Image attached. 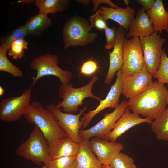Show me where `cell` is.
Wrapping results in <instances>:
<instances>
[{"label":"cell","mask_w":168,"mask_h":168,"mask_svg":"<svg viewBox=\"0 0 168 168\" xmlns=\"http://www.w3.org/2000/svg\"><path fill=\"white\" fill-rule=\"evenodd\" d=\"M168 92L164 84L153 82L146 90L129 99L128 106L133 113L153 121L167 109Z\"/></svg>","instance_id":"cell-1"},{"label":"cell","mask_w":168,"mask_h":168,"mask_svg":"<svg viewBox=\"0 0 168 168\" xmlns=\"http://www.w3.org/2000/svg\"><path fill=\"white\" fill-rule=\"evenodd\" d=\"M23 116L27 122L34 124L39 128L49 145L58 139L67 136L56 117L39 101L32 102L29 110Z\"/></svg>","instance_id":"cell-2"},{"label":"cell","mask_w":168,"mask_h":168,"mask_svg":"<svg viewBox=\"0 0 168 168\" xmlns=\"http://www.w3.org/2000/svg\"><path fill=\"white\" fill-rule=\"evenodd\" d=\"M16 154L39 166L43 163L46 166L51 160L48 142L40 130L35 125L27 139L18 146Z\"/></svg>","instance_id":"cell-3"},{"label":"cell","mask_w":168,"mask_h":168,"mask_svg":"<svg viewBox=\"0 0 168 168\" xmlns=\"http://www.w3.org/2000/svg\"><path fill=\"white\" fill-rule=\"evenodd\" d=\"M98 79V76H93L87 84L79 88L74 87L70 83L61 84L58 89V94L63 100L58 102L56 106L61 108L63 112L76 113L79 107L85 103L83 100L86 98L90 97L100 101L101 98L94 95L92 92L93 85Z\"/></svg>","instance_id":"cell-4"},{"label":"cell","mask_w":168,"mask_h":168,"mask_svg":"<svg viewBox=\"0 0 168 168\" xmlns=\"http://www.w3.org/2000/svg\"><path fill=\"white\" fill-rule=\"evenodd\" d=\"M91 27L85 19L75 16L66 22L63 30L64 49L72 46H84L93 42L97 33L91 32Z\"/></svg>","instance_id":"cell-5"},{"label":"cell","mask_w":168,"mask_h":168,"mask_svg":"<svg viewBox=\"0 0 168 168\" xmlns=\"http://www.w3.org/2000/svg\"><path fill=\"white\" fill-rule=\"evenodd\" d=\"M58 56L47 54L34 58L30 64V68L36 71L37 74L33 80L31 87L42 77L53 76L58 77L61 84L69 83L73 75L71 72L62 69L58 65Z\"/></svg>","instance_id":"cell-6"},{"label":"cell","mask_w":168,"mask_h":168,"mask_svg":"<svg viewBox=\"0 0 168 168\" xmlns=\"http://www.w3.org/2000/svg\"><path fill=\"white\" fill-rule=\"evenodd\" d=\"M123 64L121 69L123 78L144 68L143 52L138 37L125 38L123 44Z\"/></svg>","instance_id":"cell-7"},{"label":"cell","mask_w":168,"mask_h":168,"mask_svg":"<svg viewBox=\"0 0 168 168\" xmlns=\"http://www.w3.org/2000/svg\"><path fill=\"white\" fill-rule=\"evenodd\" d=\"M31 87L21 95L6 98L0 102V119L12 122L18 120L29 110L30 106Z\"/></svg>","instance_id":"cell-8"},{"label":"cell","mask_w":168,"mask_h":168,"mask_svg":"<svg viewBox=\"0 0 168 168\" xmlns=\"http://www.w3.org/2000/svg\"><path fill=\"white\" fill-rule=\"evenodd\" d=\"M139 39L143 52L144 68L153 77L160 63L162 48L165 39L155 32Z\"/></svg>","instance_id":"cell-9"},{"label":"cell","mask_w":168,"mask_h":168,"mask_svg":"<svg viewBox=\"0 0 168 168\" xmlns=\"http://www.w3.org/2000/svg\"><path fill=\"white\" fill-rule=\"evenodd\" d=\"M128 106V101H123L112 112L105 114L95 125L87 129L80 130L79 134L81 140H89L93 137L104 139L113 130L116 121Z\"/></svg>","instance_id":"cell-10"},{"label":"cell","mask_w":168,"mask_h":168,"mask_svg":"<svg viewBox=\"0 0 168 168\" xmlns=\"http://www.w3.org/2000/svg\"><path fill=\"white\" fill-rule=\"evenodd\" d=\"M46 108L56 117L61 127L67 136L74 142L80 144L82 140L79 131L82 127L81 117L87 110V107L86 106L76 114L63 112L52 103L47 105Z\"/></svg>","instance_id":"cell-11"},{"label":"cell","mask_w":168,"mask_h":168,"mask_svg":"<svg viewBox=\"0 0 168 168\" xmlns=\"http://www.w3.org/2000/svg\"><path fill=\"white\" fill-rule=\"evenodd\" d=\"M116 75L115 83L111 86L106 98L100 101L99 105L95 109L83 114L80 121L83 128H86L94 117L102 110L108 108L115 109L119 105L124 79L121 69L117 72Z\"/></svg>","instance_id":"cell-12"},{"label":"cell","mask_w":168,"mask_h":168,"mask_svg":"<svg viewBox=\"0 0 168 168\" xmlns=\"http://www.w3.org/2000/svg\"><path fill=\"white\" fill-rule=\"evenodd\" d=\"M152 76L144 68L124 78L121 94L130 99L146 90L152 83Z\"/></svg>","instance_id":"cell-13"},{"label":"cell","mask_w":168,"mask_h":168,"mask_svg":"<svg viewBox=\"0 0 168 168\" xmlns=\"http://www.w3.org/2000/svg\"><path fill=\"white\" fill-rule=\"evenodd\" d=\"M89 145L102 165H110L115 156L124 148L121 143L97 137L90 138Z\"/></svg>","instance_id":"cell-14"},{"label":"cell","mask_w":168,"mask_h":168,"mask_svg":"<svg viewBox=\"0 0 168 168\" xmlns=\"http://www.w3.org/2000/svg\"><path fill=\"white\" fill-rule=\"evenodd\" d=\"M152 122L147 118H142L137 114L131 113L128 106L116 121L113 130L104 139L116 142L118 138L131 128L143 123L151 124Z\"/></svg>","instance_id":"cell-15"},{"label":"cell","mask_w":168,"mask_h":168,"mask_svg":"<svg viewBox=\"0 0 168 168\" xmlns=\"http://www.w3.org/2000/svg\"><path fill=\"white\" fill-rule=\"evenodd\" d=\"M125 34L124 29L122 27L117 29L116 40L113 50L108 52L110 62L108 72L104 81L106 84H110L116 73L121 69L123 65V47Z\"/></svg>","instance_id":"cell-16"},{"label":"cell","mask_w":168,"mask_h":168,"mask_svg":"<svg viewBox=\"0 0 168 168\" xmlns=\"http://www.w3.org/2000/svg\"><path fill=\"white\" fill-rule=\"evenodd\" d=\"M127 38L145 37L154 32L152 23L146 12L142 7L131 22Z\"/></svg>","instance_id":"cell-17"},{"label":"cell","mask_w":168,"mask_h":168,"mask_svg":"<svg viewBox=\"0 0 168 168\" xmlns=\"http://www.w3.org/2000/svg\"><path fill=\"white\" fill-rule=\"evenodd\" d=\"M98 11L106 20L110 19L117 22L127 31L136 13L135 9L129 7L125 8H113L102 6Z\"/></svg>","instance_id":"cell-18"},{"label":"cell","mask_w":168,"mask_h":168,"mask_svg":"<svg viewBox=\"0 0 168 168\" xmlns=\"http://www.w3.org/2000/svg\"><path fill=\"white\" fill-rule=\"evenodd\" d=\"M80 144L76 143L66 136L58 139L49 144L51 160L66 156H76Z\"/></svg>","instance_id":"cell-19"},{"label":"cell","mask_w":168,"mask_h":168,"mask_svg":"<svg viewBox=\"0 0 168 168\" xmlns=\"http://www.w3.org/2000/svg\"><path fill=\"white\" fill-rule=\"evenodd\" d=\"M146 12L154 32L160 34L164 30L168 33V11L165 9L162 0H155L152 7Z\"/></svg>","instance_id":"cell-20"},{"label":"cell","mask_w":168,"mask_h":168,"mask_svg":"<svg viewBox=\"0 0 168 168\" xmlns=\"http://www.w3.org/2000/svg\"><path fill=\"white\" fill-rule=\"evenodd\" d=\"M89 140H82L76 157V168H102V164L91 149Z\"/></svg>","instance_id":"cell-21"},{"label":"cell","mask_w":168,"mask_h":168,"mask_svg":"<svg viewBox=\"0 0 168 168\" xmlns=\"http://www.w3.org/2000/svg\"><path fill=\"white\" fill-rule=\"evenodd\" d=\"M52 24V21L47 14L38 13L29 19L25 25L28 35L38 36Z\"/></svg>","instance_id":"cell-22"},{"label":"cell","mask_w":168,"mask_h":168,"mask_svg":"<svg viewBox=\"0 0 168 168\" xmlns=\"http://www.w3.org/2000/svg\"><path fill=\"white\" fill-rule=\"evenodd\" d=\"M34 3L39 9L38 14L48 15L65 10L69 2L67 0H35Z\"/></svg>","instance_id":"cell-23"},{"label":"cell","mask_w":168,"mask_h":168,"mask_svg":"<svg viewBox=\"0 0 168 168\" xmlns=\"http://www.w3.org/2000/svg\"><path fill=\"white\" fill-rule=\"evenodd\" d=\"M151 128L159 140L168 141V108L151 123Z\"/></svg>","instance_id":"cell-24"},{"label":"cell","mask_w":168,"mask_h":168,"mask_svg":"<svg viewBox=\"0 0 168 168\" xmlns=\"http://www.w3.org/2000/svg\"><path fill=\"white\" fill-rule=\"evenodd\" d=\"M28 35L25 25L14 29L6 36L1 39V46L5 51L9 49L12 43L17 40L24 38Z\"/></svg>","instance_id":"cell-25"},{"label":"cell","mask_w":168,"mask_h":168,"mask_svg":"<svg viewBox=\"0 0 168 168\" xmlns=\"http://www.w3.org/2000/svg\"><path fill=\"white\" fill-rule=\"evenodd\" d=\"M7 52L0 46V71L7 72L15 77H22V72L19 67L10 62L7 57Z\"/></svg>","instance_id":"cell-26"},{"label":"cell","mask_w":168,"mask_h":168,"mask_svg":"<svg viewBox=\"0 0 168 168\" xmlns=\"http://www.w3.org/2000/svg\"><path fill=\"white\" fill-rule=\"evenodd\" d=\"M28 43L24 38L17 40L11 44L8 50V54L15 60L21 59L24 54V50L28 49Z\"/></svg>","instance_id":"cell-27"},{"label":"cell","mask_w":168,"mask_h":168,"mask_svg":"<svg viewBox=\"0 0 168 168\" xmlns=\"http://www.w3.org/2000/svg\"><path fill=\"white\" fill-rule=\"evenodd\" d=\"M161 83L168 84V57L165 50L162 49L159 67L153 76Z\"/></svg>","instance_id":"cell-28"},{"label":"cell","mask_w":168,"mask_h":168,"mask_svg":"<svg viewBox=\"0 0 168 168\" xmlns=\"http://www.w3.org/2000/svg\"><path fill=\"white\" fill-rule=\"evenodd\" d=\"M110 165L113 168H137L133 158L121 152L115 156Z\"/></svg>","instance_id":"cell-29"},{"label":"cell","mask_w":168,"mask_h":168,"mask_svg":"<svg viewBox=\"0 0 168 168\" xmlns=\"http://www.w3.org/2000/svg\"><path fill=\"white\" fill-rule=\"evenodd\" d=\"M76 156H66L51 160L48 168H76Z\"/></svg>","instance_id":"cell-30"},{"label":"cell","mask_w":168,"mask_h":168,"mask_svg":"<svg viewBox=\"0 0 168 168\" xmlns=\"http://www.w3.org/2000/svg\"><path fill=\"white\" fill-rule=\"evenodd\" d=\"M91 22V26L98 30L102 31L105 30L108 27L107 20L104 16L100 14L98 11L92 15L89 18Z\"/></svg>","instance_id":"cell-31"},{"label":"cell","mask_w":168,"mask_h":168,"mask_svg":"<svg viewBox=\"0 0 168 168\" xmlns=\"http://www.w3.org/2000/svg\"><path fill=\"white\" fill-rule=\"evenodd\" d=\"M99 67L97 62L92 60H88L82 64L80 69V73L85 76H90L95 73Z\"/></svg>","instance_id":"cell-32"},{"label":"cell","mask_w":168,"mask_h":168,"mask_svg":"<svg viewBox=\"0 0 168 168\" xmlns=\"http://www.w3.org/2000/svg\"><path fill=\"white\" fill-rule=\"evenodd\" d=\"M117 29L115 27H108L105 30L106 37V44L105 48L106 49H109L114 48L116 42Z\"/></svg>","instance_id":"cell-33"},{"label":"cell","mask_w":168,"mask_h":168,"mask_svg":"<svg viewBox=\"0 0 168 168\" xmlns=\"http://www.w3.org/2000/svg\"><path fill=\"white\" fill-rule=\"evenodd\" d=\"M92 2L93 3V11H95L98 8L99 5L101 3H105L107 4L110 6L111 7L113 8H119L118 6L112 3L109 0H92Z\"/></svg>","instance_id":"cell-34"},{"label":"cell","mask_w":168,"mask_h":168,"mask_svg":"<svg viewBox=\"0 0 168 168\" xmlns=\"http://www.w3.org/2000/svg\"><path fill=\"white\" fill-rule=\"evenodd\" d=\"M136 1L141 4L144 10L147 12L152 8L155 1L154 0H137Z\"/></svg>","instance_id":"cell-35"},{"label":"cell","mask_w":168,"mask_h":168,"mask_svg":"<svg viewBox=\"0 0 168 168\" xmlns=\"http://www.w3.org/2000/svg\"><path fill=\"white\" fill-rule=\"evenodd\" d=\"M35 1L33 0H21L18 1L17 2L22 4H30L34 3Z\"/></svg>","instance_id":"cell-36"},{"label":"cell","mask_w":168,"mask_h":168,"mask_svg":"<svg viewBox=\"0 0 168 168\" xmlns=\"http://www.w3.org/2000/svg\"><path fill=\"white\" fill-rule=\"evenodd\" d=\"M78 2L84 5H86L89 4L90 0H77Z\"/></svg>","instance_id":"cell-37"},{"label":"cell","mask_w":168,"mask_h":168,"mask_svg":"<svg viewBox=\"0 0 168 168\" xmlns=\"http://www.w3.org/2000/svg\"><path fill=\"white\" fill-rule=\"evenodd\" d=\"M4 89L1 86H0V96H2L4 93Z\"/></svg>","instance_id":"cell-38"},{"label":"cell","mask_w":168,"mask_h":168,"mask_svg":"<svg viewBox=\"0 0 168 168\" xmlns=\"http://www.w3.org/2000/svg\"><path fill=\"white\" fill-rule=\"evenodd\" d=\"M102 168H113L110 165H102Z\"/></svg>","instance_id":"cell-39"},{"label":"cell","mask_w":168,"mask_h":168,"mask_svg":"<svg viewBox=\"0 0 168 168\" xmlns=\"http://www.w3.org/2000/svg\"><path fill=\"white\" fill-rule=\"evenodd\" d=\"M124 3L126 5L127 7H129L128 4H129V1L128 0H124Z\"/></svg>","instance_id":"cell-40"},{"label":"cell","mask_w":168,"mask_h":168,"mask_svg":"<svg viewBox=\"0 0 168 168\" xmlns=\"http://www.w3.org/2000/svg\"><path fill=\"white\" fill-rule=\"evenodd\" d=\"M167 108H168V92L167 96Z\"/></svg>","instance_id":"cell-41"},{"label":"cell","mask_w":168,"mask_h":168,"mask_svg":"<svg viewBox=\"0 0 168 168\" xmlns=\"http://www.w3.org/2000/svg\"><path fill=\"white\" fill-rule=\"evenodd\" d=\"M42 168H48L47 166H42Z\"/></svg>","instance_id":"cell-42"}]
</instances>
